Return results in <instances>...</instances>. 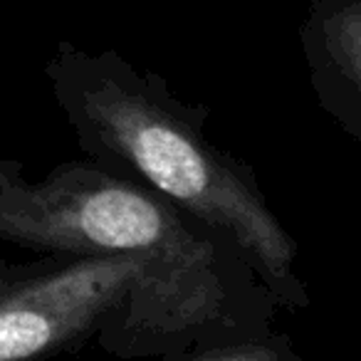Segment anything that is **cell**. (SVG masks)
Instances as JSON below:
<instances>
[{"mask_svg": "<svg viewBox=\"0 0 361 361\" xmlns=\"http://www.w3.org/2000/svg\"><path fill=\"white\" fill-rule=\"evenodd\" d=\"M0 243L62 255L131 252L154 265L176 359L272 334L277 302L228 233L97 161H65L45 178L0 159Z\"/></svg>", "mask_w": 361, "mask_h": 361, "instance_id": "6da1fadb", "label": "cell"}, {"mask_svg": "<svg viewBox=\"0 0 361 361\" xmlns=\"http://www.w3.org/2000/svg\"><path fill=\"white\" fill-rule=\"evenodd\" d=\"M45 77L87 159L235 238L277 307H310L297 240L250 166L206 136V104L178 99L156 72H139L116 50L87 52L67 40L45 62Z\"/></svg>", "mask_w": 361, "mask_h": 361, "instance_id": "7a4b0ae2", "label": "cell"}, {"mask_svg": "<svg viewBox=\"0 0 361 361\" xmlns=\"http://www.w3.org/2000/svg\"><path fill=\"white\" fill-rule=\"evenodd\" d=\"M300 45L319 106L361 144V0H312Z\"/></svg>", "mask_w": 361, "mask_h": 361, "instance_id": "3957f363", "label": "cell"}, {"mask_svg": "<svg viewBox=\"0 0 361 361\" xmlns=\"http://www.w3.org/2000/svg\"><path fill=\"white\" fill-rule=\"evenodd\" d=\"M191 361H302L292 351L290 339L285 334L252 336V339H235L221 346H211L193 356Z\"/></svg>", "mask_w": 361, "mask_h": 361, "instance_id": "277c9868", "label": "cell"}, {"mask_svg": "<svg viewBox=\"0 0 361 361\" xmlns=\"http://www.w3.org/2000/svg\"><path fill=\"white\" fill-rule=\"evenodd\" d=\"M47 260H50V255L37 257V260H30V262L3 260V257H0V300H3L11 290H16L23 280H27L30 275H35L37 270H42Z\"/></svg>", "mask_w": 361, "mask_h": 361, "instance_id": "5b68a950", "label": "cell"}]
</instances>
